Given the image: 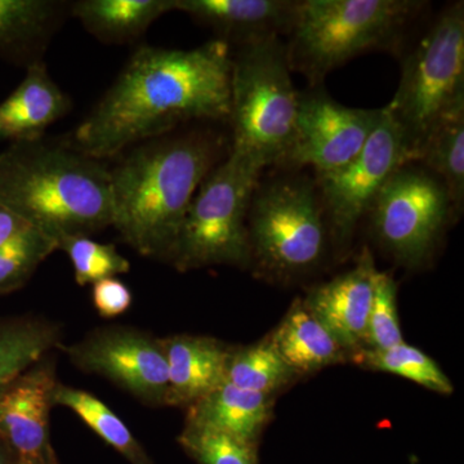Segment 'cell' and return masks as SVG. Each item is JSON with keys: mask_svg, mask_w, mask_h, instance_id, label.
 Instances as JSON below:
<instances>
[{"mask_svg": "<svg viewBox=\"0 0 464 464\" xmlns=\"http://www.w3.org/2000/svg\"><path fill=\"white\" fill-rule=\"evenodd\" d=\"M221 149L209 133L167 134L141 143L110 170L112 226L127 244L143 257L168 261Z\"/></svg>", "mask_w": 464, "mask_h": 464, "instance_id": "7a4b0ae2", "label": "cell"}, {"mask_svg": "<svg viewBox=\"0 0 464 464\" xmlns=\"http://www.w3.org/2000/svg\"><path fill=\"white\" fill-rule=\"evenodd\" d=\"M0 204L52 239L112 226L110 170L72 143L43 139L0 152Z\"/></svg>", "mask_w": 464, "mask_h": 464, "instance_id": "3957f363", "label": "cell"}, {"mask_svg": "<svg viewBox=\"0 0 464 464\" xmlns=\"http://www.w3.org/2000/svg\"><path fill=\"white\" fill-rule=\"evenodd\" d=\"M179 442L199 464H258V444L206 427L186 423Z\"/></svg>", "mask_w": 464, "mask_h": 464, "instance_id": "83f0119b", "label": "cell"}, {"mask_svg": "<svg viewBox=\"0 0 464 464\" xmlns=\"http://www.w3.org/2000/svg\"><path fill=\"white\" fill-rule=\"evenodd\" d=\"M384 108H348L322 88L298 92L295 134L276 169L329 172L362 151L383 118Z\"/></svg>", "mask_w": 464, "mask_h": 464, "instance_id": "8fae6325", "label": "cell"}, {"mask_svg": "<svg viewBox=\"0 0 464 464\" xmlns=\"http://www.w3.org/2000/svg\"><path fill=\"white\" fill-rule=\"evenodd\" d=\"M27 226L29 225L25 224L20 217L0 204V246L16 237L18 232L23 231Z\"/></svg>", "mask_w": 464, "mask_h": 464, "instance_id": "1f68e13d", "label": "cell"}, {"mask_svg": "<svg viewBox=\"0 0 464 464\" xmlns=\"http://www.w3.org/2000/svg\"><path fill=\"white\" fill-rule=\"evenodd\" d=\"M57 386L53 360L42 359L0 395V439L18 464H60L50 436Z\"/></svg>", "mask_w": 464, "mask_h": 464, "instance_id": "4fadbf2b", "label": "cell"}, {"mask_svg": "<svg viewBox=\"0 0 464 464\" xmlns=\"http://www.w3.org/2000/svg\"><path fill=\"white\" fill-rule=\"evenodd\" d=\"M273 395L239 389L225 381L188 406L186 423L258 444L266 424L273 415Z\"/></svg>", "mask_w": 464, "mask_h": 464, "instance_id": "d6986e66", "label": "cell"}, {"mask_svg": "<svg viewBox=\"0 0 464 464\" xmlns=\"http://www.w3.org/2000/svg\"><path fill=\"white\" fill-rule=\"evenodd\" d=\"M366 217L381 248L406 268L430 264L458 218L444 183L418 161L391 174Z\"/></svg>", "mask_w": 464, "mask_h": 464, "instance_id": "9c48e42d", "label": "cell"}, {"mask_svg": "<svg viewBox=\"0 0 464 464\" xmlns=\"http://www.w3.org/2000/svg\"><path fill=\"white\" fill-rule=\"evenodd\" d=\"M404 134L411 160L427 137L464 110V3H450L433 18L401 63V78L386 106Z\"/></svg>", "mask_w": 464, "mask_h": 464, "instance_id": "52a82bcc", "label": "cell"}, {"mask_svg": "<svg viewBox=\"0 0 464 464\" xmlns=\"http://www.w3.org/2000/svg\"><path fill=\"white\" fill-rule=\"evenodd\" d=\"M72 11L100 41L123 44L139 39L167 12L176 11V0H81Z\"/></svg>", "mask_w": 464, "mask_h": 464, "instance_id": "ffe728a7", "label": "cell"}, {"mask_svg": "<svg viewBox=\"0 0 464 464\" xmlns=\"http://www.w3.org/2000/svg\"><path fill=\"white\" fill-rule=\"evenodd\" d=\"M57 249L56 240L32 226L0 246V295L25 285L39 265Z\"/></svg>", "mask_w": 464, "mask_h": 464, "instance_id": "4316f807", "label": "cell"}, {"mask_svg": "<svg viewBox=\"0 0 464 464\" xmlns=\"http://www.w3.org/2000/svg\"><path fill=\"white\" fill-rule=\"evenodd\" d=\"M417 161L441 179L459 217L464 207V110L427 137Z\"/></svg>", "mask_w": 464, "mask_h": 464, "instance_id": "603a6c76", "label": "cell"}, {"mask_svg": "<svg viewBox=\"0 0 464 464\" xmlns=\"http://www.w3.org/2000/svg\"><path fill=\"white\" fill-rule=\"evenodd\" d=\"M298 375L279 355L270 338L250 344L231 348L226 366V382L239 389L273 395L285 389Z\"/></svg>", "mask_w": 464, "mask_h": 464, "instance_id": "d4e9b609", "label": "cell"}, {"mask_svg": "<svg viewBox=\"0 0 464 464\" xmlns=\"http://www.w3.org/2000/svg\"><path fill=\"white\" fill-rule=\"evenodd\" d=\"M168 362L166 405L190 406L226 381L231 347L201 335L163 338Z\"/></svg>", "mask_w": 464, "mask_h": 464, "instance_id": "2e32d148", "label": "cell"}, {"mask_svg": "<svg viewBox=\"0 0 464 464\" xmlns=\"http://www.w3.org/2000/svg\"><path fill=\"white\" fill-rule=\"evenodd\" d=\"M353 360L366 368L399 375L442 395L453 392V384L438 362L420 348L405 342L387 350L360 351Z\"/></svg>", "mask_w": 464, "mask_h": 464, "instance_id": "484cf974", "label": "cell"}, {"mask_svg": "<svg viewBox=\"0 0 464 464\" xmlns=\"http://www.w3.org/2000/svg\"><path fill=\"white\" fill-rule=\"evenodd\" d=\"M69 97L51 78L42 61L27 65L20 85L0 103V141L43 139L45 130L69 112Z\"/></svg>", "mask_w": 464, "mask_h": 464, "instance_id": "e0dca14e", "label": "cell"}, {"mask_svg": "<svg viewBox=\"0 0 464 464\" xmlns=\"http://www.w3.org/2000/svg\"><path fill=\"white\" fill-rule=\"evenodd\" d=\"M60 347L76 368L108 378L145 404L166 405L168 362L159 338L139 329L110 326Z\"/></svg>", "mask_w": 464, "mask_h": 464, "instance_id": "7c38bea8", "label": "cell"}, {"mask_svg": "<svg viewBox=\"0 0 464 464\" xmlns=\"http://www.w3.org/2000/svg\"><path fill=\"white\" fill-rule=\"evenodd\" d=\"M58 12L60 3L51 0H0V58L29 60L54 26Z\"/></svg>", "mask_w": 464, "mask_h": 464, "instance_id": "7402d4cb", "label": "cell"}, {"mask_svg": "<svg viewBox=\"0 0 464 464\" xmlns=\"http://www.w3.org/2000/svg\"><path fill=\"white\" fill-rule=\"evenodd\" d=\"M411 160L404 134L384 108L383 118L362 151L343 167L315 173L332 241L346 249L384 183Z\"/></svg>", "mask_w": 464, "mask_h": 464, "instance_id": "30bf717a", "label": "cell"}, {"mask_svg": "<svg viewBox=\"0 0 464 464\" xmlns=\"http://www.w3.org/2000/svg\"><path fill=\"white\" fill-rule=\"evenodd\" d=\"M246 230L249 265L273 279L315 270L332 241L315 179L304 170L279 169L259 179Z\"/></svg>", "mask_w": 464, "mask_h": 464, "instance_id": "5b68a950", "label": "cell"}, {"mask_svg": "<svg viewBox=\"0 0 464 464\" xmlns=\"http://www.w3.org/2000/svg\"><path fill=\"white\" fill-rule=\"evenodd\" d=\"M297 108L285 43L268 38L237 48L231 67L230 150L265 169L276 168L292 142Z\"/></svg>", "mask_w": 464, "mask_h": 464, "instance_id": "8992f818", "label": "cell"}, {"mask_svg": "<svg viewBox=\"0 0 464 464\" xmlns=\"http://www.w3.org/2000/svg\"><path fill=\"white\" fill-rule=\"evenodd\" d=\"M0 464H18L16 457L2 439H0Z\"/></svg>", "mask_w": 464, "mask_h": 464, "instance_id": "d6a6232c", "label": "cell"}, {"mask_svg": "<svg viewBox=\"0 0 464 464\" xmlns=\"http://www.w3.org/2000/svg\"><path fill=\"white\" fill-rule=\"evenodd\" d=\"M417 0H297L288 34L290 70L311 87L360 54L401 52L406 36L427 8Z\"/></svg>", "mask_w": 464, "mask_h": 464, "instance_id": "277c9868", "label": "cell"}, {"mask_svg": "<svg viewBox=\"0 0 464 464\" xmlns=\"http://www.w3.org/2000/svg\"><path fill=\"white\" fill-rule=\"evenodd\" d=\"M275 350L298 377L353 359L319 317L297 299L270 335Z\"/></svg>", "mask_w": 464, "mask_h": 464, "instance_id": "ac0fdd59", "label": "cell"}, {"mask_svg": "<svg viewBox=\"0 0 464 464\" xmlns=\"http://www.w3.org/2000/svg\"><path fill=\"white\" fill-rule=\"evenodd\" d=\"M58 249L69 256L79 285L94 284L130 270V264L112 244H101L90 237H69L60 240Z\"/></svg>", "mask_w": 464, "mask_h": 464, "instance_id": "f1b7e54d", "label": "cell"}, {"mask_svg": "<svg viewBox=\"0 0 464 464\" xmlns=\"http://www.w3.org/2000/svg\"><path fill=\"white\" fill-rule=\"evenodd\" d=\"M297 0H176L182 11L228 44H252L288 35Z\"/></svg>", "mask_w": 464, "mask_h": 464, "instance_id": "9a60e30c", "label": "cell"}, {"mask_svg": "<svg viewBox=\"0 0 464 464\" xmlns=\"http://www.w3.org/2000/svg\"><path fill=\"white\" fill-rule=\"evenodd\" d=\"M61 326L41 317L0 320V395L54 347L61 346Z\"/></svg>", "mask_w": 464, "mask_h": 464, "instance_id": "44dd1931", "label": "cell"}, {"mask_svg": "<svg viewBox=\"0 0 464 464\" xmlns=\"http://www.w3.org/2000/svg\"><path fill=\"white\" fill-rule=\"evenodd\" d=\"M265 168L240 152L213 168L195 194L168 261L179 271L249 266L246 218Z\"/></svg>", "mask_w": 464, "mask_h": 464, "instance_id": "ba28073f", "label": "cell"}, {"mask_svg": "<svg viewBox=\"0 0 464 464\" xmlns=\"http://www.w3.org/2000/svg\"><path fill=\"white\" fill-rule=\"evenodd\" d=\"M377 271L373 257L364 248L355 267L311 289L304 299L353 359L366 348Z\"/></svg>", "mask_w": 464, "mask_h": 464, "instance_id": "5bb4252c", "label": "cell"}, {"mask_svg": "<svg viewBox=\"0 0 464 464\" xmlns=\"http://www.w3.org/2000/svg\"><path fill=\"white\" fill-rule=\"evenodd\" d=\"M92 299L102 317H115L124 314L132 304V293L123 282L115 277L93 284Z\"/></svg>", "mask_w": 464, "mask_h": 464, "instance_id": "4dcf8cb0", "label": "cell"}, {"mask_svg": "<svg viewBox=\"0 0 464 464\" xmlns=\"http://www.w3.org/2000/svg\"><path fill=\"white\" fill-rule=\"evenodd\" d=\"M231 67V45L218 38L194 50L140 48L72 145L101 160L190 121H228Z\"/></svg>", "mask_w": 464, "mask_h": 464, "instance_id": "6da1fadb", "label": "cell"}, {"mask_svg": "<svg viewBox=\"0 0 464 464\" xmlns=\"http://www.w3.org/2000/svg\"><path fill=\"white\" fill-rule=\"evenodd\" d=\"M54 405L66 406L74 411L92 431L96 432L130 464H152L145 449L123 420L90 392L58 383L54 391Z\"/></svg>", "mask_w": 464, "mask_h": 464, "instance_id": "cb8c5ba5", "label": "cell"}, {"mask_svg": "<svg viewBox=\"0 0 464 464\" xmlns=\"http://www.w3.org/2000/svg\"><path fill=\"white\" fill-rule=\"evenodd\" d=\"M402 342L404 338L398 313V285L390 274L377 271L365 350H387Z\"/></svg>", "mask_w": 464, "mask_h": 464, "instance_id": "f546056e", "label": "cell"}]
</instances>
